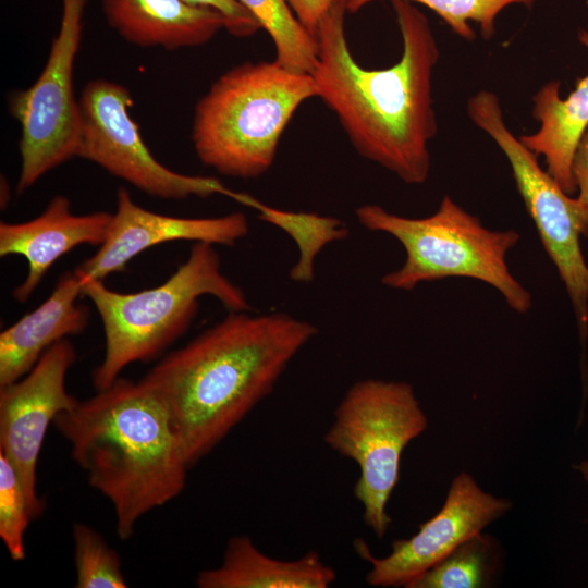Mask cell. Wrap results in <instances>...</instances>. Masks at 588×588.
<instances>
[{
	"instance_id": "cell-23",
	"label": "cell",
	"mask_w": 588,
	"mask_h": 588,
	"mask_svg": "<svg viewBox=\"0 0 588 588\" xmlns=\"http://www.w3.org/2000/svg\"><path fill=\"white\" fill-rule=\"evenodd\" d=\"M376 0H345L348 13H356ZM422 4L437 13L449 27L465 40L476 35L470 22L477 23L485 39L495 32V21L501 11L512 4H531L534 0H406Z\"/></svg>"
},
{
	"instance_id": "cell-1",
	"label": "cell",
	"mask_w": 588,
	"mask_h": 588,
	"mask_svg": "<svg viewBox=\"0 0 588 588\" xmlns=\"http://www.w3.org/2000/svg\"><path fill=\"white\" fill-rule=\"evenodd\" d=\"M402 36L401 60L370 70L353 57L345 33V0H333L316 38L311 74L319 97L333 111L356 151L407 184L430 171L428 145L437 134L432 74L439 47L426 15L413 2L391 0Z\"/></svg>"
},
{
	"instance_id": "cell-17",
	"label": "cell",
	"mask_w": 588,
	"mask_h": 588,
	"mask_svg": "<svg viewBox=\"0 0 588 588\" xmlns=\"http://www.w3.org/2000/svg\"><path fill=\"white\" fill-rule=\"evenodd\" d=\"M578 38L588 49V32L579 30ZM532 101V115L540 126L519 139L544 158L547 171L571 195L577 191L572 174L574 152L588 126V75L577 82L565 99L560 96V82L550 81L534 95Z\"/></svg>"
},
{
	"instance_id": "cell-5",
	"label": "cell",
	"mask_w": 588,
	"mask_h": 588,
	"mask_svg": "<svg viewBox=\"0 0 588 588\" xmlns=\"http://www.w3.org/2000/svg\"><path fill=\"white\" fill-rule=\"evenodd\" d=\"M105 331V356L93 373L97 390L111 385L135 362H147L181 338L197 315L199 297L211 295L230 311L250 306L243 290L221 271L212 244L195 242L187 259L162 284L135 293L107 287L102 280L83 285Z\"/></svg>"
},
{
	"instance_id": "cell-27",
	"label": "cell",
	"mask_w": 588,
	"mask_h": 588,
	"mask_svg": "<svg viewBox=\"0 0 588 588\" xmlns=\"http://www.w3.org/2000/svg\"><path fill=\"white\" fill-rule=\"evenodd\" d=\"M299 22L314 35L333 0H287Z\"/></svg>"
},
{
	"instance_id": "cell-7",
	"label": "cell",
	"mask_w": 588,
	"mask_h": 588,
	"mask_svg": "<svg viewBox=\"0 0 588 588\" xmlns=\"http://www.w3.org/2000/svg\"><path fill=\"white\" fill-rule=\"evenodd\" d=\"M427 425L409 383L365 379L346 391L323 436L330 449L357 464L354 495L378 538L391 523L387 504L399 481L402 453Z\"/></svg>"
},
{
	"instance_id": "cell-26",
	"label": "cell",
	"mask_w": 588,
	"mask_h": 588,
	"mask_svg": "<svg viewBox=\"0 0 588 588\" xmlns=\"http://www.w3.org/2000/svg\"><path fill=\"white\" fill-rule=\"evenodd\" d=\"M572 174L578 191L576 199L588 222V126L576 146L572 161Z\"/></svg>"
},
{
	"instance_id": "cell-25",
	"label": "cell",
	"mask_w": 588,
	"mask_h": 588,
	"mask_svg": "<svg viewBox=\"0 0 588 588\" xmlns=\"http://www.w3.org/2000/svg\"><path fill=\"white\" fill-rule=\"evenodd\" d=\"M192 4L210 8L219 12L226 22L229 34L245 38L261 29L250 12L237 0H185Z\"/></svg>"
},
{
	"instance_id": "cell-16",
	"label": "cell",
	"mask_w": 588,
	"mask_h": 588,
	"mask_svg": "<svg viewBox=\"0 0 588 588\" xmlns=\"http://www.w3.org/2000/svg\"><path fill=\"white\" fill-rule=\"evenodd\" d=\"M101 9L124 40L145 48L200 46L226 26L216 10L185 0H101Z\"/></svg>"
},
{
	"instance_id": "cell-15",
	"label": "cell",
	"mask_w": 588,
	"mask_h": 588,
	"mask_svg": "<svg viewBox=\"0 0 588 588\" xmlns=\"http://www.w3.org/2000/svg\"><path fill=\"white\" fill-rule=\"evenodd\" d=\"M81 295V279L65 272L46 301L0 333V388L25 376L53 344L86 329L89 309L77 304Z\"/></svg>"
},
{
	"instance_id": "cell-9",
	"label": "cell",
	"mask_w": 588,
	"mask_h": 588,
	"mask_svg": "<svg viewBox=\"0 0 588 588\" xmlns=\"http://www.w3.org/2000/svg\"><path fill=\"white\" fill-rule=\"evenodd\" d=\"M60 28L35 83L15 93L12 115L21 125L17 194L76 156L81 115L75 99L74 63L83 34L86 0H61Z\"/></svg>"
},
{
	"instance_id": "cell-12",
	"label": "cell",
	"mask_w": 588,
	"mask_h": 588,
	"mask_svg": "<svg viewBox=\"0 0 588 588\" xmlns=\"http://www.w3.org/2000/svg\"><path fill=\"white\" fill-rule=\"evenodd\" d=\"M510 507L511 502L485 492L471 475L458 474L441 510L413 537L395 540L389 555L373 556L364 540L354 542L358 555L370 564L366 581L373 587H406Z\"/></svg>"
},
{
	"instance_id": "cell-13",
	"label": "cell",
	"mask_w": 588,
	"mask_h": 588,
	"mask_svg": "<svg viewBox=\"0 0 588 588\" xmlns=\"http://www.w3.org/2000/svg\"><path fill=\"white\" fill-rule=\"evenodd\" d=\"M247 233L243 212L208 218L167 216L140 207L128 191L120 188L105 242L74 271L84 285L123 271L135 256L159 244L183 240L231 246Z\"/></svg>"
},
{
	"instance_id": "cell-6",
	"label": "cell",
	"mask_w": 588,
	"mask_h": 588,
	"mask_svg": "<svg viewBox=\"0 0 588 588\" xmlns=\"http://www.w3.org/2000/svg\"><path fill=\"white\" fill-rule=\"evenodd\" d=\"M355 212L363 226L392 235L405 250L404 264L382 277L383 285L409 291L421 282L471 278L498 290L516 313L531 308V294L506 262L509 252L519 242L517 231L486 228L448 195L425 218L397 216L378 205H363Z\"/></svg>"
},
{
	"instance_id": "cell-18",
	"label": "cell",
	"mask_w": 588,
	"mask_h": 588,
	"mask_svg": "<svg viewBox=\"0 0 588 588\" xmlns=\"http://www.w3.org/2000/svg\"><path fill=\"white\" fill-rule=\"evenodd\" d=\"M335 572L317 552L309 551L296 560H279L262 553L248 536L232 537L222 562L201 571L196 578L199 588H327Z\"/></svg>"
},
{
	"instance_id": "cell-10",
	"label": "cell",
	"mask_w": 588,
	"mask_h": 588,
	"mask_svg": "<svg viewBox=\"0 0 588 588\" xmlns=\"http://www.w3.org/2000/svg\"><path fill=\"white\" fill-rule=\"evenodd\" d=\"M81 130L76 156L151 196L184 199L191 196H228L245 206L252 196L234 192L210 176L186 175L159 162L144 143L130 114L132 97L123 85L88 82L78 99Z\"/></svg>"
},
{
	"instance_id": "cell-19",
	"label": "cell",
	"mask_w": 588,
	"mask_h": 588,
	"mask_svg": "<svg viewBox=\"0 0 588 588\" xmlns=\"http://www.w3.org/2000/svg\"><path fill=\"white\" fill-rule=\"evenodd\" d=\"M271 37L274 61L284 69L313 74L318 62V42L297 19L287 0H237Z\"/></svg>"
},
{
	"instance_id": "cell-3",
	"label": "cell",
	"mask_w": 588,
	"mask_h": 588,
	"mask_svg": "<svg viewBox=\"0 0 588 588\" xmlns=\"http://www.w3.org/2000/svg\"><path fill=\"white\" fill-rule=\"evenodd\" d=\"M87 481L112 504L115 532L130 539L138 520L181 494L191 467L170 414L142 380L111 385L57 416Z\"/></svg>"
},
{
	"instance_id": "cell-24",
	"label": "cell",
	"mask_w": 588,
	"mask_h": 588,
	"mask_svg": "<svg viewBox=\"0 0 588 588\" xmlns=\"http://www.w3.org/2000/svg\"><path fill=\"white\" fill-rule=\"evenodd\" d=\"M32 520L20 477L0 452V538L14 561L25 559V531Z\"/></svg>"
},
{
	"instance_id": "cell-20",
	"label": "cell",
	"mask_w": 588,
	"mask_h": 588,
	"mask_svg": "<svg viewBox=\"0 0 588 588\" xmlns=\"http://www.w3.org/2000/svg\"><path fill=\"white\" fill-rule=\"evenodd\" d=\"M252 208L259 212L261 220L278 226L296 243L299 256L289 273L295 282L313 281L316 256L326 245L345 240L350 234L344 223L333 217L282 210L258 199Z\"/></svg>"
},
{
	"instance_id": "cell-22",
	"label": "cell",
	"mask_w": 588,
	"mask_h": 588,
	"mask_svg": "<svg viewBox=\"0 0 588 588\" xmlns=\"http://www.w3.org/2000/svg\"><path fill=\"white\" fill-rule=\"evenodd\" d=\"M72 537L76 588L127 587L119 554L97 530L74 523Z\"/></svg>"
},
{
	"instance_id": "cell-4",
	"label": "cell",
	"mask_w": 588,
	"mask_h": 588,
	"mask_svg": "<svg viewBox=\"0 0 588 588\" xmlns=\"http://www.w3.org/2000/svg\"><path fill=\"white\" fill-rule=\"evenodd\" d=\"M317 97L313 75L272 62H247L222 74L195 108L192 140L203 164L253 179L272 166L297 108Z\"/></svg>"
},
{
	"instance_id": "cell-11",
	"label": "cell",
	"mask_w": 588,
	"mask_h": 588,
	"mask_svg": "<svg viewBox=\"0 0 588 588\" xmlns=\"http://www.w3.org/2000/svg\"><path fill=\"white\" fill-rule=\"evenodd\" d=\"M75 359L73 344L61 340L25 376L0 388V452L20 477L33 519L45 509L36 489V470L47 430L59 414L78 403L65 387Z\"/></svg>"
},
{
	"instance_id": "cell-14",
	"label": "cell",
	"mask_w": 588,
	"mask_h": 588,
	"mask_svg": "<svg viewBox=\"0 0 588 588\" xmlns=\"http://www.w3.org/2000/svg\"><path fill=\"white\" fill-rule=\"evenodd\" d=\"M112 213L98 211L74 215L63 195L54 196L36 218L21 223H0V256L20 255L28 265L25 279L13 291L19 303H25L40 284L47 271L74 247L101 245L108 234Z\"/></svg>"
},
{
	"instance_id": "cell-21",
	"label": "cell",
	"mask_w": 588,
	"mask_h": 588,
	"mask_svg": "<svg viewBox=\"0 0 588 588\" xmlns=\"http://www.w3.org/2000/svg\"><path fill=\"white\" fill-rule=\"evenodd\" d=\"M495 542L481 532L409 583L406 588H478L486 586L497 567Z\"/></svg>"
},
{
	"instance_id": "cell-2",
	"label": "cell",
	"mask_w": 588,
	"mask_h": 588,
	"mask_svg": "<svg viewBox=\"0 0 588 588\" xmlns=\"http://www.w3.org/2000/svg\"><path fill=\"white\" fill-rule=\"evenodd\" d=\"M317 333L313 323L284 313L230 311L142 379L166 405L189 466L271 393Z\"/></svg>"
},
{
	"instance_id": "cell-28",
	"label": "cell",
	"mask_w": 588,
	"mask_h": 588,
	"mask_svg": "<svg viewBox=\"0 0 588 588\" xmlns=\"http://www.w3.org/2000/svg\"><path fill=\"white\" fill-rule=\"evenodd\" d=\"M577 468L583 473L585 479L588 481V462L581 463Z\"/></svg>"
},
{
	"instance_id": "cell-8",
	"label": "cell",
	"mask_w": 588,
	"mask_h": 588,
	"mask_svg": "<svg viewBox=\"0 0 588 588\" xmlns=\"http://www.w3.org/2000/svg\"><path fill=\"white\" fill-rule=\"evenodd\" d=\"M466 109L471 122L488 134L506 157L540 241L565 285L585 344L588 334V266L579 237L588 236V222L579 203L540 167L538 156L510 131L494 93H476L467 100Z\"/></svg>"
}]
</instances>
